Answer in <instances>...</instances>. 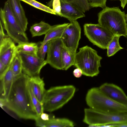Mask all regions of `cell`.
<instances>
[{"label": "cell", "mask_w": 127, "mask_h": 127, "mask_svg": "<svg viewBox=\"0 0 127 127\" xmlns=\"http://www.w3.org/2000/svg\"><path fill=\"white\" fill-rule=\"evenodd\" d=\"M30 77L23 73L14 78L8 97L0 103L2 107H6L20 118L35 120L38 117L29 92L28 83Z\"/></svg>", "instance_id": "obj_1"}, {"label": "cell", "mask_w": 127, "mask_h": 127, "mask_svg": "<svg viewBox=\"0 0 127 127\" xmlns=\"http://www.w3.org/2000/svg\"><path fill=\"white\" fill-rule=\"evenodd\" d=\"M126 16L119 7L106 6L98 14V24L114 35L127 37Z\"/></svg>", "instance_id": "obj_2"}, {"label": "cell", "mask_w": 127, "mask_h": 127, "mask_svg": "<svg viewBox=\"0 0 127 127\" xmlns=\"http://www.w3.org/2000/svg\"><path fill=\"white\" fill-rule=\"evenodd\" d=\"M86 101L90 108L104 113L118 114L127 113V107L112 100L98 87L92 88L86 95Z\"/></svg>", "instance_id": "obj_3"}, {"label": "cell", "mask_w": 127, "mask_h": 127, "mask_svg": "<svg viewBox=\"0 0 127 127\" xmlns=\"http://www.w3.org/2000/svg\"><path fill=\"white\" fill-rule=\"evenodd\" d=\"M75 90L71 85L54 87L46 90L42 103L44 111L51 112L61 108L73 97Z\"/></svg>", "instance_id": "obj_4"}, {"label": "cell", "mask_w": 127, "mask_h": 127, "mask_svg": "<svg viewBox=\"0 0 127 127\" xmlns=\"http://www.w3.org/2000/svg\"><path fill=\"white\" fill-rule=\"evenodd\" d=\"M102 59L96 50L86 45L79 48V52L76 53L74 65L82 70L83 75L93 77L99 73Z\"/></svg>", "instance_id": "obj_5"}, {"label": "cell", "mask_w": 127, "mask_h": 127, "mask_svg": "<svg viewBox=\"0 0 127 127\" xmlns=\"http://www.w3.org/2000/svg\"><path fill=\"white\" fill-rule=\"evenodd\" d=\"M0 21L8 35L18 44L28 42L26 34L17 20L9 5L6 1L0 10Z\"/></svg>", "instance_id": "obj_6"}, {"label": "cell", "mask_w": 127, "mask_h": 127, "mask_svg": "<svg viewBox=\"0 0 127 127\" xmlns=\"http://www.w3.org/2000/svg\"><path fill=\"white\" fill-rule=\"evenodd\" d=\"M84 113L83 122L90 127H106L108 125L127 124V113L107 114L90 108L85 109Z\"/></svg>", "instance_id": "obj_7"}, {"label": "cell", "mask_w": 127, "mask_h": 127, "mask_svg": "<svg viewBox=\"0 0 127 127\" xmlns=\"http://www.w3.org/2000/svg\"><path fill=\"white\" fill-rule=\"evenodd\" d=\"M85 35L94 45L103 49L107 46L114 35L99 24L87 23L84 25Z\"/></svg>", "instance_id": "obj_8"}, {"label": "cell", "mask_w": 127, "mask_h": 127, "mask_svg": "<svg viewBox=\"0 0 127 127\" xmlns=\"http://www.w3.org/2000/svg\"><path fill=\"white\" fill-rule=\"evenodd\" d=\"M81 31L78 21H72L66 28L61 38L64 46L74 53H76L81 38Z\"/></svg>", "instance_id": "obj_9"}, {"label": "cell", "mask_w": 127, "mask_h": 127, "mask_svg": "<svg viewBox=\"0 0 127 127\" xmlns=\"http://www.w3.org/2000/svg\"><path fill=\"white\" fill-rule=\"evenodd\" d=\"M17 54L21 60L22 71L30 77L39 75L42 68L47 64L46 60L38 55L23 53Z\"/></svg>", "instance_id": "obj_10"}, {"label": "cell", "mask_w": 127, "mask_h": 127, "mask_svg": "<svg viewBox=\"0 0 127 127\" xmlns=\"http://www.w3.org/2000/svg\"><path fill=\"white\" fill-rule=\"evenodd\" d=\"M64 45L61 38L49 41L46 61L52 67L57 70H62V53Z\"/></svg>", "instance_id": "obj_11"}, {"label": "cell", "mask_w": 127, "mask_h": 127, "mask_svg": "<svg viewBox=\"0 0 127 127\" xmlns=\"http://www.w3.org/2000/svg\"><path fill=\"white\" fill-rule=\"evenodd\" d=\"M17 54L15 42L8 35L6 36L0 42V61L9 66Z\"/></svg>", "instance_id": "obj_12"}, {"label": "cell", "mask_w": 127, "mask_h": 127, "mask_svg": "<svg viewBox=\"0 0 127 127\" xmlns=\"http://www.w3.org/2000/svg\"><path fill=\"white\" fill-rule=\"evenodd\" d=\"M98 88L110 98L127 107V96L121 88L115 84L108 83L103 84Z\"/></svg>", "instance_id": "obj_13"}, {"label": "cell", "mask_w": 127, "mask_h": 127, "mask_svg": "<svg viewBox=\"0 0 127 127\" xmlns=\"http://www.w3.org/2000/svg\"><path fill=\"white\" fill-rule=\"evenodd\" d=\"M10 8L18 23L25 31L27 29L28 19L20 0H7Z\"/></svg>", "instance_id": "obj_14"}, {"label": "cell", "mask_w": 127, "mask_h": 127, "mask_svg": "<svg viewBox=\"0 0 127 127\" xmlns=\"http://www.w3.org/2000/svg\"><path fill=\"white\" fill-rule=\"evenodd\" d=\"M12 63L2 77L0 78V99L5 100L8 96L14 80L12 69Z\"/></svg>", "instance_id": "obj_15"}, {"label": "cell", "mask_w": 127, "mask_h": 127, "mask_svg": "<svg viewBox=\"0 0 127 127\" xmlns=\"http://www.w3.org/2000/svg\"><path fill=\"white\" fill-rule=\"evenodd\" d=\"M36 125L39 127H73V122L66 118H55L50 117L49 120L44 121L42 120L40 117L35 120Z\"/></svg>", "instance_id": "obj_16"}, {"label": "cell", "mask_w": 127, "mask_h": 127, "mask_svg": "<svg viewBox=\"0 0 127 127\" xmlns=\"http://www.w3.org/2000/svg\"><path fill=\"white\" fill-rule=\"evenodd\" d=\"M60 1L62 17L67 19L70 22L85 17L84 13L81 11L68 3Z\"/></svg>", "instance_id": "obj_17"}, {"label": "cell", "mask_w": 127, "mask_h": 127, "mask_svg": "<svg viewBox=\"0 0 127 127\" xmlns=\"http://www.w3.org/2000/svg\"><path fill=\"white\" fill-rule=\"evenodd\" d=\"M29 82L34 95L42 103L46 91L43 80L39 75L35 76L30 77Z\"/></svg>", "instance_id": "obj_18"}, {"label": "cell", "mask_w": 127, "mask_h": 127, "mask_svg": "<svg viewBox=\"0 0 127 127\" xmlns=\"http://www.w3.org/2000/svg\"><path fill=\"white\" fill-rule=\"evenodd\" d=\"M69 23H64L51 26L41 43L39 50L41 49L47 42L55 39L61 38L63 32Z\"/></svg>", "instance_id": "obj_19"}, {"label": "cell", "mask_w": 127, "mask_h": 127, "mask_svg": "<svg viewBox=\"0 0 127 127\" xmlns=\"http://www.w3.org/2000/svg\"><path fill=\"white\" fill-rule=\"evenodd\" d=\"M76 53L70 51L64 46L62 53V70H66L74 65Z\"/></svg>", "instance_id": "obj_20"}, {"label": "cell", "mask_w": 127, "mask_h": 127, "mask_svg": "<svg viewBox=\"0 0 127 127\" xmlns=\"http://www.w3.org/2000/svg\"><path fill=\"white\" fill-rule=\"evenodd\" d=\"M38 44L34 42H24L18 44L16 46L17 53H23L28 54L38 55L39 49Z\"/></svg>", "instance_id": "obj_21"}, {"label": "cell", "mask_w": 127, "mask_h": 127, "mask_svg": "<svg viewBox=\"0 0 127 127\" xmlns=\"http://www.w3.org/2000/svg\"><path fill=\"white\" fill-rule=\"evenodd\" d=\"M51 26L43 21L35 23L30 27V31L32 37L45 34L50 28Z\"/></svg>", "instance_id": "obj_22"}, {"label": "cell", "mask_w": 127, "mask_h": 127, "mask_svg": "<svg viewBox=\"0 0 127 127\" xmlns=\"http://www.w3.org/2000/svg\"><path fill=\"white\" fill-rule=\"evenodd\" d=\"M120 36L117 35H114L107 48V57L112 56L119 51L123 49V48L120 46L119 42Z\"/></svg>", "instance_id": "obj_23"}, {"label": "cell", "mask_w": 127, "mask_h": 127, "mask_svg": "<svg viewBox=\"0 0 127 127\" xmlns=\"http://www.w3.org/2000/svg\"><path fill=\"white\" fill-rule=\"evenodd\" d=\"M71 4L84 13L89 11L90 7L87 0H60Z\"/></svg>", "instance_id": "obj_24"}, {"label": "cell", "mask_w": 127, "mask_h": 127, "mask_svg": "<svg viewBox=\"0 0 127 127\" xmlns=\"http://www.w3.org/2000/svg\"><path fill=\"white\" fill-rule=\"evenodd\" d=\"M12 69L14 79L20 76L23 73L21 60L17 53L12 62Z\"/></svg>", "instance_id": "obj_25"}, {"label": "cell", "mask_w": 127, "mask_h": 127, "mask_svg": "<svg viewBox=\"0 0 127 127\" xmlns=\"http://www.w3.org/2000/svg\"><path fill=\"white\" fill-rule=\"evenodd\" d=\"M36 8L51 14L56 15V14L52 9L35 0H20Z\"/></svg>", "instance_id": "obj_26"}, {"label": "cell", "mask_w": 127, "mask_h": 127, "mask_svg": "<svg viewBox=\"0 0 127 127\" xmlns=\"http://www.w3.org/2000/svg\"><path fill=\"white\" fill-rule=\"evenodd\" d=\"M28 87L33 105L38 118L40 117L41 114L44 112L42 104L38 100L33 94L30 85L29 81Z\"/></svg>", "instance_id": "obj_27"}, {"label": "cell", "mask_w": 127, "mask_h": 127, "mask_svg": "<svg viewBox=\"0 0 127 127\" xmlns=\"http://www.w3.org/2000/svg\"><path fill=\"white\" fill-rule=\"evenodd\" d=\"M48 5L49 6H52V9L56 14V15L62 17L60 0H52Z\"/></svg>", "instance_id": "obj_28"}, {"label": "cell", "mask_w": 127, "mask_h": 127, "mask_svg": "<svg viewBox=\"0 0 127 127\" xmlns=\"http://www.w3.org/2000/svg\"><path fill=\"white\" fill-rule=\"evenodd\" d=\"M90 8L99 7L102 9L106 6L107 0H87Z\"/></svg>", "instance_id": "obj_29"}, {"label": "cell", "mask_w": 127, "mask_h": 127, "mask_svg": "<svg viewBox=\"0 0 127 127\" xmlns=\"http://www.w3.org/2000/svg\"><path fill=\"white\" fill-rule=\"evenodd\" d=\"M49 45V41L46 43L41 49L38 50V55L43 60H44L46 54L48 51Z\"/></svg>", "instance_id": "obj_30"}, {"label": "cell", "mask_w": 127, "mask_h": 127, "mask_svg": "<svg viewBox=\"0 0 127 127\" xmlns=\"http://www.w3.org/2000/svg\"><path fill=\"white\" fill-rule=\"evenodd\" d=\"M4 64L0 61V78H1L7 70L9 67Z\"/></svg>", "instance_id": "obj_31"}, {"label": "cell", "mask_w": 127, "mask_h": 127, "mask_svg": "<svg viewBox=\"0 0 127 127\" xmlns=\"http://www.w3.org/2000/svg\"><path fill=\"white\" fill-rule=\"evenodd\" d=\"M73 74L75 77L79 78L83 74V72L81 69L78 68H76L73 70Z\"/></svg>", "instance_id": "obj_32"}, {"label": "cell", "mask_w": 127, "mask_h": 127, "mask_svg": "<svg viewBox=\"0 0 127 127\" xmlns=\"http://www.w3.org/2000/svg\"><path fill=\"white\" fill-rule=\"evenodd\" d=\"M0 42H1L4 38L6 36L4 33V28L2 24L0 21Z\"/></svg>", "instance_id": "obj_33"}, {"label": "cell", "mask_w": 127, "mask_h": 127, "mask_svg": "<svg viewBox=\"0 0 127 127\" xmlns=\"http://www.w3.org/2000/svg\"><path fill=\"white\" fill-rule=\"evenodd\" d=\"M40 118L42 120L46 121L49 120L50 117V115L48 114L43 112L41 114Z\"/></svg>", "instance_id": "obj_34"}, {"label": "cell", "mask_w": 127, "mask_h": 127, "mask_svg": "<svg viewBox=\"0 0 127 127\" xmlns=\"http://www.w3.org/2000/svg\"><path fill=\"white\" fill-rule=\"evenodd\" d=\"M121 2V5L123 9L127 4V0H119Z\"/></svg>", "instance_id": "obj_35"}, {"label": "cell", "mask_w": 127, "mask_h": 127, "mask_svg": "<svg viewBox=\"0 0 127 127\" xmlns=\"http://www.w3.org/2000/svg\"><path fill=\"white\" fill-rule=\"evenodd\" d=\"M114 127H127V124H115Z\"/></svg>", "instance_id": "obj_36"}, {"label": "cell", "mask_w": 127, "mask_h": 127, "mask_svg": "<svg viewBox=\"0 0 127 127\" xmlns=\"http://www.w3.org/2000/svg\"><path fill=\"white\" fill-rule=\"evenodd\" d=\"M126 23H127V14H126Z\"/></svg>", "instance_id": "obj_37"}, {"label": "cell", "mask_w": 127, "mask_h": 127, "mask_svg": "<svg viewBox=\"0 0 127 127\" xmlns=\"http://www.w3.org/2000/svg\"></svg>", "instance_id": "obj_38"}, {"label": "cell", "mask_w": 127, "mask_h": 127, "mask_svg": "<svg viewBox=\"0 0 127 127\" xmlns=\"http://www.w3.org/2000/svg\"></svg>", "instance_id": "obj_39"}]
</instances>
